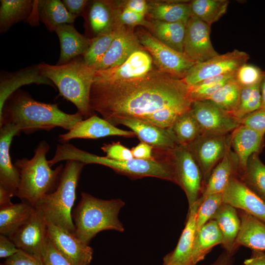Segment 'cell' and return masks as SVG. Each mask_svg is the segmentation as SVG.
I'll use <instances>...</instances> for the list:
<instances>
[{
  "label": "cell",
  "instance_id": "cell-20",
  "mask_svg": "<svg viewBox=\"0 0 265 265\" xmlns=\"http://www.w3.org/2000/svg\"><path fill=\"white\" fill-rule=\"evenodd\" d=\"M122 125L130 128L140 140L164 154L177 145L167 129H163L134 118L117 119L113 125Z\"/></svg>",
  "mask_w": 265,
  "mask_h": 265
},
{
  "label": "cell",
  "instance_id": "cell-48",
  "mask_svg": "<svg viewBox=\"0 0 265 265\" xmlns=\"http://www.w3.org/2000/svg\"><path fill=\"white\" fill-rule=\"evenodd\" d=\"M241 124L265 134V108H260L248 115L242 119Z\"/></svg>",
  "mask_w": 265,
  "mask_h": 265
},
{
  "label": "cell",
  "instance_id": "cell-43",
  "mask_svg": "<svg viewBox=\"0 0 265 265\" xmlns=\"http://www.w3.org/2000/svg\"><path fill=\"white\" fill-rule=\"evenodd\" d=\"M187 111L189 110L174 107H166L138 119L161 128L167 129L171 126L180 115Z\"/></svg>",
  "mask_w": 265,
  "mask_h": 265
},
{
  "label": "cell",
  "instance_id": "cell-44",
  "mask_svg": "<svg viewBox=\"0 0 265 265\" xmlns=\"http://www.w3.org/2000/svg\"><path fill=\"white\" fill-rule=\"evenodd\" d=\"M263 74L259 67L246 63L237 71L235 79L242 87L251 86L261 82Z\"/></svg>",
  "mask_w": 265,
  "mask_h": 265
},
{
  "label": "cell",
  "instance_id": "cell-38",
  "mask_svg": "<svg viewBox=\"0 0 265 265\" xmlns=\"http://www.w3.org/2000/svg\"><path fill=\"white\" fill-rule=\"evenodd\" d=\"M227 0H192L190 1L191 16L212 25L226 12Z\"/></svg>",
  "mask_w": 265,
  "mask_h": 265
},
{
  "label": "cell",
  "instance_id": "cell-4",
  "mask_svg": "<svg viewBox=\"0 0 265 265\" xmlns=\"http://www.w3.org/2000/svg\"><path fill=\"white\" fill-rule=\"evenodd\" d=\"M42 74L58 88L59 94L73 103L86 119L94 115L89 106L91 86L95 70L86 65L82 57H77L62 65L38 64Z\"/></svg>",
  "mask_w": 265,
  "mask_h": 265
},
{
  "label": "cell",
  "instance_id": "cell-23",
  "mask_svg": "<svg viewBox=\"0 0 265 265\" xmlns=\"http://www.w3.org/2000/svg\"><path fill=\"white\" fill-rule=\"evenodd\" d=\"M82 16L85 20L86 30L92 38L114 29L115 16L110 0L88 1Z\"/></svg>",
  "mask_w": 265,
  "mask_h": 265
},
{
  "label": "cell",
  "instance_id": "cell-26",
  "mask_svg": "<svg viewBox=\"0 0 265 265\" xmlns=\"http://www.w3.org/2000/svg\"><path fill=\"white\" fill-rule=\"evenodd\" d=\"M59 39L60 53L57 65L67 63L83 55L91 44L92 39L79 33L73 24H63L54 31Z\"/></svg>",
  "mask_w": 265,
  "mask_h": 265
},
{
  "label": "cell",
  "instance_id": "cell-12",
  "mask_svg": "<svg viewBox=\"0 0 265 265\" xmlns=\"http://www.w3.org/2000/svg\"><path fill=\"white\" fill-rule=\"evenodd\" d=\"M191 111L199 126L201 134L227 135L242 123V120L208 100L193 102Z\"/></svg>",
  "mask_w": 265,
  "mask_h": 265
},
{
  "label": "cell",
  "instance_id": "cell-47",
  "mask_svg": "<svg viewBox=\"0 0 265 265\" xmlns=\"http://www.w3.org/2000/svg\"><path fill=\"white\" fill-rule=\"evenodd\" d=\"M107 158L114 160H129L133 158L131 150L120 142L104 144L101 147Z\"/></svg>",
  "mask_w": 265,
  "mask_h": 265
},
{
  "label": "cell",
  "instance_id": "cell-39",
  "mask_svg": "<svg viewBox=\"0 0 265 265\" xmlns=\"http://www.w3.org/2000/svg\"><path fill=\"white\" fill-rule=\"evenodd\" d=\"M260 83L261 82L253 86L242 88L237 106L231 114L242 120L261 107L262 96Z\"/></svg>",
  "mask_w": 265,
  "mask_h": 265
},
{
  "label": "cell",
  "instance_id": "cell-18",
  "mask_svg": "<svg viewBox=\"0 0 265 265\" xmlns=\"http://www.w3.org/2000/svg\"><path fill=\"white\" fill-rule=\"evenodd\" d=\"M223 202L265 223V202L238 178L233 176L222 192Z\"/></svg>",
  "mask_w": 265,
  "mask_h": 265
},
{
  "label": "cell",
  "instance_id": "cell-7",
  "mask_svg": "<svg viewBox=\"0 0 265 265\" xmlns=\"http://www.w3.org/2000/svg\"><path fill=\"white\" fill-rule=\"evenodd\" d=\"M84 165L78 161L67 160L56 188L43 197L34 207L47 222L73 234L75 233V228L72 210L76 199L78 182Z\"/></svg>",
  "mask_w": 265,
  "mask_h": 265
},
{
  "label": "cell",
  "instance_id": "cell-51",
  "mask_svg": "<svg viewBox=\"0 0 265 265\" xmlns=\"http://www.w3.org/2000/svg\"><path fill=\"white\" fill-rule=\"evenodd\" d=\"M154 148L150 145L143 142H140L136 146L132 147L131 151L134 158L153 160L156 159L153 155Z\"/></svg>",
  "mask_w": 265,
  "mask_h": 265
},
{
  "label": "cell",
  "instance_id": "cell-32",
  "mask_svg": "<svg viewBox=\"0 0 265 265\" xmlns=\"http://www.w3.org/2000/svg\"><path fill=\"white\" fill-rule=\"evenodd\" d=\"M34 2L38 19L50 31H54L61 25L73 24L77 17L71 14L60 0H38Z\"/></svg>",
  "mask_w": 265,
  "mask_h": 265
},
{
  "label": "cell",
  "instance_id": "cell-22",
  "mask_svg": "<svg viewBox=\"0 0 265 265\" xmlns=\"http://www.w3.org/2000/svg\"><path fill=\"white\" fill-rule=\"evenodd\" d=\"M200 201L188 208L185 228L175 248L163 258L162 265H194L192 259L193 243L196 234V216Z\"/></svg>",
  "mask_w": 265,
  "mask_h": 265
},
{
  "label": "cell",
  "instance_id": "cell-15",
  "mask_svg": "<svg viewBox=\"0 0 265 265\" xmlns=\"http://www.w3.org/2000/svg\"><path fill=\"white\" fill-rule=\"evenodd\" d=\"M156 67L151 55L142 48L134 52L120 65L95 70L94 80L109 82L129 80L145 76Z\"/></svg>",
  "mask_w": 265,
  "mask_h": 265
},
{
  "label": "cell",
  "instance_id": "cell-16",
  "mask_svg": "<svg viewBox=\"0 0 265 265\" xmlns=\"http://www.w3.org/2000/svg\"><path fill=\"white\" fill-rule=\"evenodd\" d=\"M47 234L55 248L73 265H89L93 249L74 234L47 222Z\"/></svg>",
  "mask_w": 265,
  "mask_h": 265
},
{
  "label": "cell",
  "instance_id": "cell-25",
  "mask_svg": "<svg viewBox=\"0 0 265 265\" xmlns=\"http://www.w3.org/2000/svg\"><path fill=\"white\" fill-rule=\"evenodd\" d=\"M45 84L54 87L47 78L44 77L38 64L22 69L16 72L7 73L0 76V112L8 97L18 88L31 83Z\"/></svg>",
  "mask_w": 265,
  "mask_h": 265
},
{
  "label": "cell",
  "instance_id": "cell-31",
  "mask_svg": "<svg viewBox=\"0 0 265 265\" xmlns=\"http://www.w3.org/2000/svg\"><path fill=\"white\" fill-rule=\"evenodd\" d=\"M186 24L146 19L142 26L164 44L176 51L184 53Z\"/></svg>",
  "mask_w": 265,
  "mask_h": 265
},
{
  "label": "cell",
  "instance_id": "cell-27",
  "mask_svg": "<svg viewBox=\"0 0 265 265\" xmlns=\"http://www.w3.org/2000/svg\"><path fill=\"white\" fill-rule=\"evenodd\" d=\"M264 136V134L243 124L232 132L231 146L239 163L238 176L244 169L250 157L259 153Z\"/></svg>",
  "mask_w": 265,
  "mask_h": 265
},
{
  "label": "cell",
  "instance_id": "cell-40",
  "mask_svg": "<svg viewBox=\"0 0 265 265\" xmlns=\"http://www.w3.org/2000/svg\"><path fill=\"white\" fill-rule=\"evenodd\" d=\"M242 88L235 78L223 85L208 101L231 113L237 106Z\"/></svg>",
  "mask_w": 265,
  "mask_h": 265
},
{
  "label": "cell",
  "instance_id": "cell-33",
  "mask_svg": "<svg viewBox=\"0 0 265 265\" xmlns=\"http://www.w3.org/2000/svg\"><path fill=\"white\" fill-rule=\"evenodd\" d=\"M223 238L216 221L211 219L196 233L192 259L194 265L203 260L213 247L221 244Z\"/></svg>",
  "mask_w": 265,
  "mask_h": 265
},
{
  "label": "cell",
  "instance_id": "cell-5",
  "mask_svg": "<svg viewBox=\"0 0 265 265\" xmlns=\"http://www.w3.org/2000/svg\"><path fill=\"white\" fill-rule=\"evenodd\" d=\"M49 149L48 143L42 141L31 159H17L14 163L20 178L16 196L33 207L45 195L55 190L64 169L62 164L51 168L46 158Z\"/></svg>",
  "mask_w": 265,
  "mask_h": 265
},
{
  "label": "cell",
  "instance_id": "cell-29",
  "mask_svg": "<svg viewBox=\"0 0 265 265\" xmlns=\"http://www.w3.org/2000/svg\"><path fill=\"white\" fill-rule=\"evenodd\" d=\"M240 220V229L235 248L241 246L252 250L265 251V223L240 210H237Z\"/></svg>",
  "mask_w": 265,
  "mask_h": 265
},
{
  "label": "cell",
  "instance_id": "cell-50",
  "mask_svg": "<svg viewBox=\"0 0 265 265\" xmlns=\"http://www.w3.org/2000/svg\"><path fill=\"white\" fill-rule=\"evenodd\" d=\"M114 2L115 4L120 8L126 9L145 16L147 14L148 6V1L146 0H129Z\"/></svg>",
  "mask_w": 265,
  "mask_h": 265
},
{
  "label": "cell",
  "instance_id": "cell-10",
  "mask_svg": "<svg viewBox=\"0 0 265 265\" xmlns=\"http://www.w3.org/2000/svg\"><path fill=\"white\" fill-rule=\"evenodd\" d=\"M249 57L247 53L237 49L219 53L206 61L196 63L182 80L190 87L211 77L235 73Z\"/></svg>",
  "mask_w": 265,
  "mask_h": 265
},
{
  "label": "cell",
  "instance_id": "cell-57",
  "mask_svg": "<svg viewBox=\"0 0 265 265\" xmlns=\"http://www.w3.org/2000/svg\"><path fill=\"white\" fill-rule=\"evenodd\" d=\"M260 89L262 96V105L260 108H265V70L263 71L260 83Z\"/></svg>",
  "mask_w": 265,
  "mask_h": 265
},
{
  "label": "cell",
  "instance_id": "cell-41",
  "mask_svg": "<svg viewBox=\"0 0 265 265\" xmlns=\"http://www.w3.org/2000/svg\"><path fill=\"white\" fill-rule=\"evenodd\" d=\"M116 34V29L114 26L112 31L92 38L91 44L82 55L84 64L93 68L107 52Z\"/></svg>",
  "mask_w": 265,
  "mask_h": 265
},
{
  "label": "cell",
  "instance_id": "cell-54",
  "mask_svg": "<svg viewBox=\"0 0 265 265\" xmlns=\"http://www.w3.org/2000/svg\"><path fill=\"white\" fill-rule=\"evenodd\" d=\"M241 265H265V252L252 250L250 257L246 259Z\"/></svg>",
  "mask_w": 265,
  "mask_h": 265
},
{
  "label": "cell",
  "instance_id": "cell-19",
  "mask_svg": "<svg viewBox=\"0 0 265 265\" xmlns=\"http://www.w3.org/2000/svg\"><path fill=\"white\" fill-rule=\"evenodd\" d=\"M20 130L12 124L0 126V187L16 195L20 184V174L12 162L10 148L13 138L20 134Z\"/></svg>",
  "mask_w": 265,
  "mask_h": 265
},
{
  "label": "cell",
  "instance_id": "cell-36",
  "mask_svg": "<svg viewBox=\"0 0 265 265\" xmlns=\"http://www.w3.org/2000/svg\"><path fill=\"white\" fill-rule=\"evenodd\" d=\"M237 177L265 202V164L258 153L250 157L245 168Z\"/></svg>",
  "mask_w": 265,
  "mask_h": 265
},
{
  "label": "cell",
  "instance_id": "cell-49",
  "mask_svg": "<svg viewBox=\"0 0 265 265\" xmlns=\"http://www.w3.org/2000/svg\"><path fill=\"white\" fill-rule=\"evenodd\" d=\"M4 265H44L42 260L21 250L9 257L3 263Z\"/></svg>",
  "mask_w": 265,
  "mask_h": 265
},
{
  "label": "cell",
  "instance_id": "cell-30",
  "mask_svg": "<svg viewBox=\"0 0 265 265\" xmlns=\"http://www.w3.org/2000/svg\"><path fill=\"white\" fill-rule=\"evenodd\" d=\"M146 15L150 19L186 24L191 16L190 1H148Z\"/></svg>",
  "mask_w": 265,
  "mask_h": 265
},
{
  "label": "cell",
  "instance_id": "cell-11",
  "mask_svg": "<svg viewBox=\"0 0 265 265\" xmlns=\"http://www.w3.org/2000/svg\"><path fill=\"white\" fill-rule=\"evenodd\" d=\"M230 141L231 135L201 134L186 145L201 169L204 188L212 171L224 157Z\"/></svg>",
  "mask_w": 265,
  "mask_h": 265
},
{
  "label": "cell",
  "instance_id": "cell-34",
  "mask_svg": "<svg viewBox=\"0 0 265 265\" xmlns=\"http://www.w3.org/2000/svg\"><path fill=\"white\" fill-rule=\"evenodd\" d=\"M0 31H7L12 26L28 18L34 8V0H0Z\"/></svg>",
  "mask_w": 265,
  "mask_h": 265
},
{
  "label": "cell",
  "instance_id": "cell-24",
  "mask_svg": "<svg viewBox=\"0 0 265 265\" xmlns=\"http://www.w3.org/2000/svg\"><path fill=\"white\" fill-rule=\"evenodd\" d=\"M238 159L230 141L224 157L212 171L199 199L201 201L209 195L222 193L231 178L238 176Z\"/></svg>",
  "mask_w": 265,
  "mask_h": 265
},
{
  "label": "cell",
  "instance_id": "cell-13",
  "mask_svg": "<svg viewBox=\"0 0 265 265\" xmlns=\"http://www.w3.org/2000/svg\"><path fill=\"white\" fill-rule=\"evenodd\" d=\"M17 247L41 258L47 240V221L35 208L29 217L8 237Z\"/></svg>",
  "mask_w": 265,
  "mask_h": 265
},
{
  "label": "cell",
  "instance_id": "cell-14",
  "mask_svg": "<svg viewBox=\"0 0 265 265\" xmlns=\"http://www.w3.org/2000/svg\"><path fill=\"white\" fill-rule=\"evenodd\" d=\"M211 27L193 16L186 23L183 53L195 63L206 61L219 54L210 39Z\"/></svg>",
  "mask_w": 265,
  "mask_h": 265
},
{
  "label": "cell",
  "instance_id": "cell-2",
  "mask_svg": "<svg viewBox=\"0 0 265 265\" xmlns=\"http://www.w3.org/2000/svg\"><path fill=\"white\" fill-rule=\"evenodd\" d=\"M83 119L78 111L65 113L57 104L38 102L21 90L8 97L0 112V126L12 124L26 133L40 130L48 131L56 127L69 131Z\"/></svg>",
  "mask_w": 265,
  "mask_h": 265
},
{
  "label": "cell",
  "instance_id": "cell-1",
  "mask_svg": "<svg viewBox=\"0 0 265 265\" xmlns=\"http://www.w3.org/2000/svg\"><path fill=\"white\" fill-rule=\"evenodd\" d=\"M189 87L157 67L141 77L124 81L94 80L90 108L113 125L122 118H140L166 107L191 109Z\"/></svg>",
  "mask_w": 265,
  "mask_h": 265
},
{
  "label": "cell",
  "instance_id": "cell-28",
  "mask_svg": "<svg viewBox=\"0 0 265 265\" xmlns=\"http://www.w3.org/2000/svg\"><path fill=\"white\" fill-rule=\"evenodd\" d=\"M212 219L216 221L221 233L224 251L233 256L237 251L235 243L241 224L237 209L223 202Z\"/></svg>",
  "mask_w": 265,
  "mask_h": 265
},
{
  "label": "cell",
  "instance_id": "cell-6",
  "mask_svg": "<svg viewBox=\"0 0 265 265\" xmlns=\"http://www.w3.org/2000/svg\"><path fill=\"white\" fill-rule=\"evenodd\" d=\"M125 205L120 199L104 200L81 192L80 201L72 213L74 235L89 244L98 233L104 230L123 232L125 229L118 214Z\"/></svg>",
  "mask_w": 265,
  "mask_h": 265
},
{
  "label": "cell",
  "instance_id": "cell-55",
  "mask_svg": "<svg viewBox=\"0 0 265 265\" xmlns=\"http://www.w3.org/2000/svg\"><path fill=\"white\" fill-rule=\"evenodd\" d=\"M13 196L9 191L0 187V209L11 205V199Z\"/></svg>",
  "mask_w": 265,
  "mask_h": 265
},
{
  "label": "cell",
  "instance_id": "cell-17",
  "mask_svg": "<svg viewBox=\"0 0 265 265\" xmlns=\"http://www.w3.org/2000/svg\"><path fill=\"white\" fill-rule=\"evenodd\" d=\"M116 34L109 49L94 69L101 70L117 66L135 51L143 48L139 43L133 27L123 26L115 20Z\"/></svg>",
  "mask_w": 265,
  "mask_h": 265
},
{
  "label": "cell",
  "instance_id": "cell-56",
  "mask_svg": "<svg viewBox=\"0 0 265 265\" xmlns=\"http://www.w3.org/2000/svg\"><path fill=\"white\" fill-rule=\"evenodd\" d=\"M234 260L233 256L228 255L224 251L217 259L210 265H233Z\"/></svg>",
  "mask_w": 265,
  "mask_h": 265
},
{
  "label": "cell",
  "instance_id": "cell-21",
  "mask_svg": "<svg viewBox=\"0 0 265 265\" xmlns=\"http://www.w3.org/2000/svg\"><path fill=\"white\" fill-rule=\"evenodd\" d=\"M110 136L131 137L135 134L132 131L119 129L94 114L78 122L68 132L60 134L59 138L60 141L65 143L75 138L98 139Z\"/></svg>",
  "mask_w": 265,
  "mask_h": 265
},
{
  "label": "cell",
  "instance_id": "cell-9",
  "mask_svg": "<svg viewBox=\"0 0 265 265\" xmlns=\"http://www.w3.org/2000/svg\"><path fill=\"white\" fill-rule=\"evenodd\" d=\"M134 32L140 44L151 55L155 65L161 71L183 79L196 63L184 53L159 40L146 29L139 28Z\"/></svg>",
  "mask_w": 265,
  "mask_h": 265
},
{
  "label": "cell",
  "instance_id": "cell-46",
  "mask_svg": "<svg viewBox=\"0 0 265 265\" xmlns=\"http://www.w3.org/2000/svg\"><path fill=\"white\" fill-rule=\"evenodd\" d=\"M41 258L44 265H73L55 248L49 238Z\"/></svg>",
  "mask_w": 265,
  "mask_h": 265
},
{
  "label": "cell",
  "instance_id": "cell-3",
  "mask_svg": "<svg viewBox=\"0 0 265 265\" xmlns=\"http://www.w3.org/2000/svg\"><path fill=\"white\" fill-rule=\"evenodd\" d=\"M63 160H76L86 164H98L107 166L115 172L133 179L155 177L175 183L172 166L164 159L145 160L133 158L129 160H114L99 156L64 143L58 144L53 157L49 160L52 167Z\"/></svg>",
  "mask_w": 265,
  "mask_h": 265
},
{
  "label": "cell",
  "instance_id": "cell-35",
  "mask_svg": "<svg viewBox=\"0 0 265 265\" xmlns=\"http://www.w3.org/2000/svg\"><path fill=\"white\" fill-rule=\"evenodd\" d=\"M34 208L22 202L0 209V233L8 237L29 217Z\"/></svg>",
  "mask_w": 265,
  "mask_h": 265
},
{
  "label": "cell",
  "instance_id": "cell-37",
  "mask_svg": "<svg viewBox=\"0 0 265 265\" xmlns=\"http://www.w3.org/2000/svg\"><path fill=\"white\" fill-rule=\"evenodd\" d=\"M167 129L177 144L182 145H188L201 134L191 109L180 115Z\"/></svg>",
  "mask_w": 265,
  "mask_h": 265
},
{
  "label": "cell",
  "instance_id": "cell-45",
  "mask_svg": "<svg viewBox=\"0 0 265 265\" xmlns=\"http://www.w3.org/2000/svg\"><path fill=\"white\" fill-rule=\"evenodd\" d=\"M111 1L114 8L115 19L120 24L132 27L143 25L146 20L145 15L120 8L115 4L114 1Z\"/></svg>",
  "mask_w": 265,
  "mask_h": 265
},
{
  "label": "cell",
  "instance_id": "cell-52",
  "mask_svg": "<svg viewBox=\"0 0 265 265\" xmlns=\"http://www.w3.org/2000/svg\"><path fill=\"white\" fill-rule=\"evenodd\" d=\"M19 249L8 237L0 235V257L8 258L15 255Z\"/></svg>",
  "mask_w": 265,
  "mask_h": 265
},
{
  "label": "cell",
  "instance_id": "cell-53",
  "mask_svg": "<svg viewBox=\"0 0 265 265\" xmlns=\"http://www.w3.org/2000/svg\"><path fill=\"white\" fill-rule=\"evenodd\" d=\"M67 10L72 15L78 17L82 15L88 2L87 0H63Z\"/></svg>",
  "mask_w": 265,
  "mask_h": 265
},
{
  "label": "cell",
  "instance_id": "cell-58",
  "mask_svg": "<svg viewBox=\"0 0 265 265\" xmlns=\"http://www.w3.org/2000/svg\"><path fill=\"white\" fill-rule=\"evenodd\" d=\"M0 265H4L3 264H0Z\"/></svg>",
  "mask_w": 265,
  "mask_h": 265
},
{
  "label": "cell",
  "instance_id": "cell-42",
  "mask_svg": "<svg viewBox=\"0 0 265 265\" xmlns=\"http://www.w3.org/2000/svg\"><path fill=\"white\" fill-rule=\"evenodd\" d=\"M196 216V233L209 220L223 203L222 193L213 194L200 201Z\"/></svg>",
  "mask_w": 265,
  "mask_h": 265
},
{
  "label": "cell",
  "instance_id": "cell-8",
  "mask_svg": "<svg viewBox=\"0 0 265 265\" xmlns=\"http://www.w3.org/2000/svg\"><path fill=\"white\" fill-rule=\"evenodd\" d=\"M164 155L172 166L175 183L185 192L188 208H190L199 199L204 189L201 169L187 146L177 145Z\"/></svg>",
  "mask_w": 265,
  "mask_h": 265
}]
</instances>
